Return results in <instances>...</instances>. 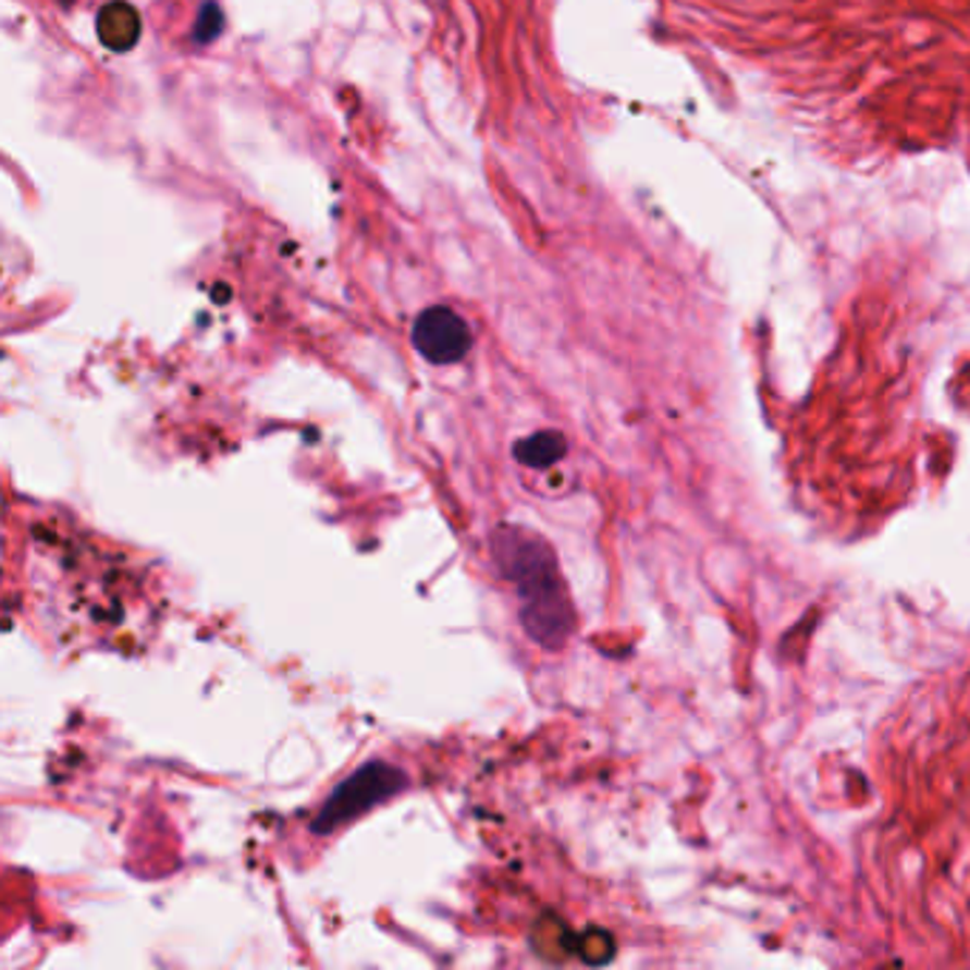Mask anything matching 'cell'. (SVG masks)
Listing matches in <instances>:
<instances>
[{
    "instance_id": "5",
    "label": "cell",
    "mask_w": 970,
    "mask_h": 970,
    "mask_svg": "<svg viewBox=\"0 0 970 970\" xmlns=\"http://www.w3.org/2000/svg\"><path fill=\"white\" fill-rule=\"evenodd\" d=\"M566 456V441L561 433H536V435H527L524 441L515 444V458L532 470H544V467H552L555 462Z\"/></svg>"
},
{
    "instance_id": "2",
    "label": "cell",
    "mask_w": 970,
    "mask_h": 970,
    "mask_svg": "<svg viewBox=\"0 0 970 970\" xmlns=\"http://www.w3.org/2000/svg\"><path fill=\"white\" fill-rule=\"evenodd\" d=\"M407 783V777L398 769L388 763H370L365 769H359L356 774L342 783L336 791L328 797V802L322 806L319 816L314 820V831L317 834H331L339 825L351 823L359 814H365L368 809L379 806L382 800L393 797L396 791H402Z\"/></svg>"
},
{
    "instance_id": "1",
    "label": "cell",
    "mask_w": 970,
    "mask_h": 970,
    "mask_svg": "<svg viewBox=\"0 0 970 970\" xmlns=\"http://www.w3.org/2000/svg\"><path fill=\"white\" fill-rule=\"evenodd\" d=\"M493 555L521 598V624L529 638L547 649L564 647L573 635V603L550 547L527 529L504 527L493 536Z\"/></svg>"
},
{
    "instance_id": "3",
    "label": "cell",
    "mask_w": 970,
    "mask_h": 970,
    "mask_svg": "<svg viewBox=\"0 0 970 970\" xmlns=\"http://www.w3.org/2000/svg\"><path fill=\"white\" fill-rule=\"evenodd\" d=\"M413 345L433 365H453L472 347V333L456 310L435 305L419 314L413 324Z\"/></svg>"
},
{
    "instance_id": "4",
    "label": "cell",
    "mask_w": 970,
    "mask_h": 970,
    "mask_svg": "<svg viewBox=\"0 0 970 970\" xmlns=\"http://www.w3.org/2000/svg\"><path fill=\"white\" fill-rule=\"evenodd\" d=\"M97 35H100V40L109 49L125 52L140 37V15L128 3H123V0H114V3L100 9V15H97Z\"/></svg>"
}]
</instances>
